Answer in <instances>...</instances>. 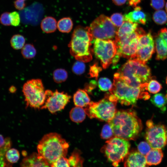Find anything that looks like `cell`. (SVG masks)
<instances>
[{
	"label": "cell",
	"mask_w": 167,
	"mask_h": 167,
	"mask_svg": "<svg viewBox=\"0 0 167 167\" xmlns=\"http://www.w3.org/2000/svg\"><path fill=\"white\" fill-rule=\"evenodd\" d=\"M130 147L128 140L115 137L106 142L103 150L108 161L116 167L127 156Z\"/></svg>",
	"instance_id": "cell-8"
},
{
	"label": "cell",
	"mask_w": 167,
	"mask_h": 167,
	"mask_svg": "<svg viewBox=\"0 0 167 167\" xmlns=\"http://www.w3.org/2000/svg\"><path fill=\"white\" fill-rule=\"evenodd\" d=\"M86 113L83 107L76 106L71 110L70 118L73 122L79 123L83 121L85 118Z\"/></svg>",
	"instance_id": "cell-23"
},
{
	"label": "cell",
	"mask_w": 167,
	"mask_h": 167,
	"mask_svg": "<svg viewBox=\"0 0 167 167\" xmlns=\"http://www.w3.org/2000/svg\"><path fill=\"white\" fill-rule=\"evenodd\" d=\"M127 0H112L113 2L116 5L121 6L123 5Z\"/></svg>",
	"instance_id": "cell-48"
},
{
	"label": "cell",
	"mask_w": 167,
	"mask_h": 167,
	"mask_svg": "<svg viewBox=\"0 0 167 167\" xmlns=\"http://www.w3.org/2000/svg\"><path fill=\"white\" fill-rule=\"evenodd\" d=\"M152 104L155 106L164 111L166 109L165 105L167 100L165 95L162 93H157L153 95L150 100Z\"/></svg>",
	"instance_id": "cell-25"
},
{
	"label": "cell",
	"mask_w": 167,
	"mask_h": 167,
	"mask_svg": "<svg viewBox=\"0 0 167 167\" xmlns=\"http://www.w3.org/2000/svg\"><path fill=\"white\" fill-rule=\"evenodd\" d=\"M166 83L167 84V77H166Z\"/></svg>",
	"instance_id": "cell-53"
},
{
	"label": "cell",
	"mask_w": 167,
	"mask_h": 167,
	"mask_svg": "<svg viewBox=\"0 0 167 167\" xmlns=\"http://www.w3.org/2000/svg\"><path fill=\"white\" fill-rule=\"evenodd\" d=\"M146 125L145 138L152 148L164 147L167 144L166 127L162 124H155L152 120H148Z\"/></svg>",
	"instance_id": "cell-11"
},
{
	"label": "cell",
	"mask_w": 167,
	"mask_h": 167,
	"mask_svg": "<svg viewBox=\"0 0 167 167\" xmlns=\"http://www.w3.org/2000/svg\"><path fill=\"white\" fill-rule=\"evenodd\" d=\"M152 18L154 22L158 25H162L167 22V14L163 10L155 11L153 14Z\"/></svg>",
	"instance_id": "cell-28"
},
{
	"label": "cell",
	"mask_w": 167,
	"mask_h": 167,
	"mask_svg": "<svg viewBox=\"0 0 167 167\" xmlns=\"http://www.w3.org/2000/svg\"><path fill=\"white\" fill-rule=\"evenodd\" d=\"M11 146V141L9 138H4L0 134V156H5Z\"/></svg>",
	"instance_id": "cell-32"
},
{
	"label": "cell",
	"mask_w": 167,
	"mask_h": 167,
	"mask_svg": "<svg viewBox=\"0 0 167 167\" xmlns=\"http://www.w3.org/2000/svg\"><path fill=\"white\" fill-rule=\"evenodd\" d=\"M9 90L10 92L14 93L16 91V88L14 86H11L9 88Z\"/></svg>",
	"instance_id": "cell-50"
},
{
	"label": "cell",
	"mask_w": 167,
	"mask_h": 167,
	"mask_svg": "<svg viewBox=\"0 0 167 167\" xmlns=\"http://www.w3.org/2000/svg\"><path fill=\"white\" fill-rule=\"evenodd\" d=\"M21 54L24 58L31 59L35 56L36 50L33 45L28 44L24 45L22 49Z\"/></svg>",
	"instance_id": "cell-30"
},
{
	"label": "cell",
	"mask_w": 167,
	"mask_h": 167,
	"mask_svg": "<svg viewBox=\"0 0 167 167\" xmlns=\"http://www.w3.org/2000/svg\"><path fill=\"white\" fill-rule=\"evenodd\" d=\"M22 92L25 97L26 107L40 109L46 100L45 91L41 80L32 79L27 81L23 87Z\"/></svg>",
	"instance_id": "cell-7"
},
{
	"label": "cell",
	"mask_w": 167,
	"mask_h": 167,
	"mask_svg": "<svg viewBox=\"0 0 167 167\" xmlns=\"http://www.w3.org/2000/svg\"><path fill=\"white\" fill-rule=\"evenodd\" d=\"M155 49L156 52V59L164 60L167 58V44L161 37L157 35L155 37Z\"/></svg>",
	"instance_id": "cell-18"
},
{
	"label": "cell",
	"mask_w": 167,
	"mask_h": 167,
	"mask_svg": "<svg viewBox=\"0 0 167 167\" xmlns=\"http://www.w3.org/2000/svg\"><path fill=\"white\" fill-rule=\"evenodd\" d=\"M154 42L151 32L149 31L148 33L139 36L138 47L154 45Z\"/></svg>",
	"instance_id": "cell-29"
},
{
	"label": "cell",
	"mask_w": 167,
	"mask_h": 167,
	"mask_svg": "<svg viewBox=\"0 0 167 167\" xmlns=\"http://www.w3.org/2000/svg\"><path fill=\"white\" fill-rule=\"evenodd\" d=\"M165 9L166 11V12H167V2L166 3V4H165Z\"/></svg>",
	"instance_id": "cell-51"
},
{
	"label": "cell",
	"mask_w": 167,
	"mask_h": 167,
	"mask_svg": "<svg viewBox=\"0 0 167 167\" xmlns=\"http://www.w3.org/2000/svg\"><path fill=\"white\" fill-rule=\"evenodd\" d=\"M141 2V0H128L129 5L133 7H135Z\"/></svg>",
	"instance_id": "cell-47"
},
{
	"label": "cell",
	"mask_w": 167,
	"mask_h": 167,
	"mask_svg": "<svg viewBox=\"0 0 167 167\" xmlns=\"http://www.w3.org/2000/svg\"><path fill=\"white\" fill-rule=\"evenodd\" d=\"M85 69V66L83 62L78 61L73 64L72 70L75 74L80 75L84 72Z\"/></svg>",
	"instance_id": "cell-38"
},
{
	"label": "cell",
	"mask_w": 167,
	"mask_h": 167,
	"mask_svg": "<svg viewBox=\"0 0 167 167\" xmlns=\"http://www.w3.org/2000/svg\"><path fill=\"white\" fill-rule=\"evenodd\" d=\"M56 19L51 16H47L42 20L41 27L42 30L46 33H51L55 32L57 28Z\"/></svg>",
	"instance_id": "cell-22"
},
{
	"label": "cell",
	"mask_w": 167,
	"mask_h": 167,
	"mask_svg": "<svg viewBox=\"0 0 167 167\" xmlns=\"http://www.w3.org/2000/svg\"><path fill=\"white\" fill-rule=\"evenodd\" d=\"M14 6L15 8L19 10H22L26 6L24 1L16 0L14 2Z\"/></svg>",
	"instance_id": "cell-44"
},
{
	"label": "cell",
	"mask_w": 167,
	"mask_h": 167,
	"mask_svg": "<svg viewBox=\"0 0 167 167\" xmlns=\"http://www.w3.org/2000/svg\"><path fill=\"white\" fill-rule=\"evenodd\" d=\"M21 167H51L38 153L34 152L23 160Z\"/></svg>",
	"instance_id": "cell-15"
},
{
	"label": "cell",
	"mask_w": 167,
	"mask_h": 167,
	"mask_svg": "<svg viewBox=\"0 0 167 167\" xmlns=\"http://www.w3.org/2000/svg\"><path fill=\"white\" fill-rule=\"evenodd\" d=\"M73 101L76 106H87L90 102V98L85 90L79 89L74 94Z\"/></svg>",
	"instance_id": "cell-20"
},
{
	"label": "cell",
	"mask_w": 167,
	"mask_h": 167,
	"mask_svg": "<svg viewBox=\"0 0 167 167\" xmlns=\"http://www.w3.org/2000/svg\"><path fill=\"white\" fill-rule=\"evenodd\" d=\"M0 167H11V165L6 164L5 156H0Z\"/></svg>",
	"instance_id": "cell-46"
},
{
	"label": "cell",
	"mask_w": 167,
	"mask_h": 167,
	"mask_svg": "<svg viewBox=\"0 0 167 167\" xmlns=\"http://www.w3.org/2000/svg\"><path fill=\"white\" fill-rule=\"evenodd\" d=\"M155 50L154 45L139 47L135 56L132 59L135 60L143 63L146 64L151 58Z\"/></svg>",
	"instance_id": "cell-17"
},
{
	"label": "cell",
	"mask_w": 167,
	"mask_h": 167,
	"mask_svg": "<svg viewBox=\"0 0 167 167\" xmlns=\"http://www.w3.org/2000/svg\"><path fill=\"white\" fill-rule=\"evenodd\" d=\"M145 33L142 28L138 27L131 34L115 37L114 41L117 48L116 54L120 57L132 59L138 49L139 36Z\"/></svg>",
	"instance_id": "cell-9"
},
{
	"label": "cell",
	"mask_w": 167,
	"mask_h": 167,
	"mask_svg": "<svg viewBox=\"0 0 167 167\" xmlns=\"http://www.w3.org/2000/svg\"><path fill=\"white\" fill-rule=\"evenodd\" d=\"M68 159L70 167H83V161L78 150L75 149Z\"/></svg>",
	"instance_id": "cell-26"
},
{
	"label": "cell",
	"mask_w": 167,
	"mask_h": 167,
	"mask_svg": "<svg viewBox=\"0 0 167 167\" xmlns=\"http://www.w3.org/2000/svg\"><path fill=\"white\" fill-rule=\"evenodd\" d=\"M150 4L153 9L158 10L163 8L165 4V0H150Z\"/></svg>",
	"instance_id": "cell-42"
},
{
	"label": "cell",
	"mask_w": 167,
	"mask_h": 167,
	"mask_svg": "<svg viewBox=\"0 0 167 167\" xmlns=\"http://www.w3.org/2000/svg\"><path fill=\"white\" fill-rule=\"evenodd\" d=\"M114 41L96 39L94 41V51L96 56L100 59L104 69L111 64L117 53Z\"/></svg>",
	"instance_id": "cell-12"
},
{
	"label": "cell",
	"mask_w": 167,
	"mask_h": 167,
	"mask_svg": "<svg viewBox=\"0 0 167 167\" xmlns=\"http://www.w3.org/2000/svg\"><path fill=\"white\" fill-rule=\"evenodd\" d=\"M9 12H6L2 13L0 16V23L6 26L11 25Z\"/></svg>",
	"instance_id": "cell-43"
},
{
	"label": "cell",
	"mask_w": 167,
	"mask_h": 167,
	"mask_svg": "<svg viewBox=\"0 0 167 167\" xmlns=\"http://www.w3.org/2000/svg\"><path fill=\"white\" fill-rule=\"evenodd\" d=\"M157 35L162 38L167 44V28H165L161 29Z\"/></svg>",
	"instance_id": "cell-45"
},
{
	"label": "cell",
	"mask_w": 167,
	"mask_h": 167,
	"mask_svg": "<svg viewBox=\"0 0 167 167\" xmlns=\"http://www.w3.org/2000/svg\"><path fill=\"white\" fill-rule=\"evenodd\" d=\"M145 157L149 166L157 165L161 162L163 154L161 149L152 148Z\"/></svg>",
	"instance_id": "cell-19"
},
{
	"label": "cell",
	"mask_w": 167,
	"mask_h": 167,
	"mask_svg": "<svg viewBox=\"0 0 167 167\" xmlns=\"http://www.w3.org/2000/svg\"><path fill=\"white\" fill-rule=\"evenodd\" d=\"M6 160L11 163L16 162L19 158V153L18 150L12 148L9 149L5 155Z\"/></svg>",
	"instance_id": "cell-34"
},
{
	"label": "cell",
	"mask_w": 167,
	"mask_h": 167,
	"mask_svg": "<svg viewBox=\"0 0 167 167\" xmlns=\"http://www.w3.org/2000/svg\"><path fill=\"white\" fill-rule=\"evenodd\" d=\"M68 77V73L66 71L63 69H58L54 71L53 74V79L58 83L64 82Z\"/></svg>",
	"instance_id": "cell-31"
},
{
	"label": "cell",
	"mask_w": 167,
	"mask_h": 167,
	"mask_svg": "<svg viewBox=\"0 0 167 167\" xmlns=\"http://www.w3.org/2000/svg\"><path fill=\"white\" fill-rule=\"evenodd\" d=\"M68 143L60 135L55 132L45 134L39 141L38 154L49 165L62 157H66Z\"/></svg>",
	"instance_id": "cell-2"
},
{
	"label": "cell",
	"mask_w": 167,
	"mask_h": 167,
	"mask_svg": "<svg viewBox=\"0 0 167 167\" xmlns=\"http://www.w3.org/2000/svg\"><path fill=\"white\" fill-rule=\"evenodd\" d=\"M145 156L139 152L129 154L124 164V167H148Z\"/></svg>",
	"instance_id": "cell-14"
},
{
	"label": "cell",
	"mask_w": 167,
	"mask_h": 167,
	"mask_svg": "<svg viewBox=\"0 0 167 167\" xmlns=\"http://www.w3.org/2000/svg\"><path fill=\"white\" fill-rule=\"evenodd\" d=\"M108 122L115 137L128 140L135 139L142 129L141 121L132 109L117 112Z\"/></svg>",
	"instance_id": "cell-1"
},
{
	"label": "cell",
	"mask_w": 167,
	"mask_h": 167,
	"mask_svg": "<svg viewBox=\"0 0 167 167\" xmlns=\"http://www.w3.org/2000/svg\"><path fill=\"white\" fill-rule=\"evenodd\" d=\"M73 23L72 19L69 17H64L60 19L57 24V28L59 31L63 33H69L72 30Z\"/></svg>",
	"instance_id": "cell-24"
},
{
	"label": "cell",
	"mask_w": 167,
	"mask_h": 167,
	"mask_svg": "<svg viewBox=\"0 0 167 167\" xmlns=\"http://www.w3.org/2000/svg\"><path fill=\"white\" fill-rule=\"evenodd\" d=\"M113 84L111 81L106 78H101L98 80V86L102 91H109L111 88Z\"/></svg>",
	"instance_id": "cell-35"
},
{
	"label": "cell",
	"mask_w": 167,
	"mask_h": 167,
	"mask_svg": "<svg viewBox=\"0 0 167 167\" xmlns=\"http://www.w3.org/2000/svg\"><path fill=\"white\" fill-rule=\"evenodd\" d=\"M89 27H76L68 44L71 54L78 61L88 62L92 59L90 46L93 40Z\"/></svg>",
	"instance_id": "cell-4"
},
{
	"label": "cell",
	"mask_w": 167,
	"mask_h": 167,
	"mask_svg": "<svg viewBox=\"0 0 167 167\" xmlns=\"http://www.w3.org/2000/svg\"><path fill=\"white\" fill-rule=\"evenodd\" d=\"M141 9L140 6H136L135 7L134 11L123 16L124 21L145 25L147 22V17L146 14Z\"/></svg>",
	"instance_id": "cell-16"
},
{
	"label": "cell",
	"mask_w": 167,
	"mask_h": 167,
	"mask_svg": "<svg viewBox=\"0 0 167 167\" xmlns=\"http://www.w3.org/2000/svg\"><path fill=\"white\" fill-rule=\"evenodd\" d=\"M92 69L93 70H94V71L93 72V74H94V75L96 76V74H98V69L97 70V68L96 67H93L92 66Z\"/></svg>",
	"instance_id": "cell-49"
},
{
	"label": "cell",
	"mask_w": 167,
	"mask_h": 167,
	"mask_svg": "<svg viewBox=\"0 0 167 167\" xmlns=\"http://www.w3.org/2000/svg\"><path fill=\"white\" fill-rule=\"evenodd\" d=\"M51 167H70L68 159L66 157H62L53 163Z\"/></svg>",
	"instance_id": "cell-40"
},
{
	"label": "cell",
	"mask_w": 167,
	"mask_h": 167,
	"mask_svg": "<svg viewBox=\"0 0 167 167\" xmlns=\"http://www.w3.org/2000/svg\"><path fill=\"white\" fill-rule=\"evenodd\" d=\"M162 88L161 84L155 79H151L148 83L147 90L151 93L156 94Z\"/></svg>",
	"instance_id": "cell-33"
},
{
	"label": "cell",
	"mask_w": 167,
	"mask_h": 167,
	"mask_svg": "<svg viewBox=\"0 0 167 167\" xmlns=\"http://www.w3.org/2000/svg\"><path fill=\"white\" fill-rule=\"evenodd\" d=\"M19 0V1H25L26 0Z\"/></svg>",
	"instance_id": "cell-54"
},
{
	"label": "cell",
	"mask_w": 167,
	"mask_h": 167,
	"mask_svg": "<svg viewBox=\"0 0 167 167\" xmlns=\"http://www.w3.org/2000/svg\"><path fill=\"white\" fill-rule=\"evenodd\" d=\"M117 101L110 93L98 102H90L84 109L91 118H96L109 122L116 113Z\"/></svg>",
	"instance_id": "cell-6"
},
{
	"label": "cell",
	"mask_w": 167,
	"mask_h": 167,
	"mask_svg": "<svg viewBox=\"0 0 167 167\" xmlns=\"http://www.w3.org/2000/svg\"><path fill=\"white\" fill-rule=\"evenodd\" d=\"M110 19L114 25L117 28L120 27L124 21V16L121 13L113 14L111 15Z\"/></svg>",
	"instance_id": "cell-36"
},
{
	"label": "cell",
	"mask_w": 167,
	"mask_h": 167,
	"mask_svg": "<svg viewBox=\"0 0 167 167\" xmlns=\"http://www.w3.org/2000/svg\"><path fill=\"white\" fill-rule=\"evenodd\" d=\"M89 30L93 39L114 41L118 28L110 18L104 15H101L91 24Z\"/></svg>",
	"instance_id": "cell-10"
},
{
	"label": "cell",
	"mask_w": 167,
	"mask_h": 167,
	"mask_svg": "<svg viewBox=\"0 0 167 167\" xmlns=\"http://www.w3.org/2000/svg\"><path fill=\"white\" fill-rule=\"evenodd\" d=\"M46 100L41 109H48L52 113H54L64 109L69 103L71 96L67 93L57 90L53 92L51 90L45 91Z\"/></svg>",
	"instance_id": "cell-13"
},
{
	"label": "cell",
	"mask_w": 167,
	"mask_h": 167,
	"mask_svg": "<svg viewBox=\"0 0 167 167\" xmlns=\"http://www.w3.org/2000/svg\"><path fill=\"white\" fill-rule=\"evenodd\" d=\"M147 84L141 87H132L116 73L109 93L122 105H135L138 99L146 100L149 98V95L145 91L147 90Z\"/></svg>",
	"instance_id": "cell-3"
},
{
	"label": "cell",
	"mask_w": 167,
	"mask_h": 167,
	"mask_svg": "<svg viewBox=\"0 0 167 167\" xmlns=\"http://www.w3.org/2000/svg\"><path fill=\"white\" fill-rule=\"evenodd\" d=\"M24 37L22 35L15 34L13 35L10 40L11 47L15 49H22L25 43Z\"/></svg>",
	"instance_id": "cell-27"
},
{
	"label": "cell",
	"mask_w": 167,
	"mask_h": 167,
	"mask_svg": "<svg viewBox=\"0 0 167 167\" xmlns=\"http://www.w3.org/2000/svg\"></svg>",
	"instance_id": "cell-55"
},
{
	"label": "cell",
	"mask_w": 167,
	"mask_h": 167,
	"mask_svg": "<svg viewBox=\"0 0 167 167\" xmlns=\"http://www.w3.org/2000/svg\"><path fill=\"white\" fill-rule=\"evenodd\" d=\"M137 148L140 153L145 156L149 152L152 148L147 142L142 141L138 145Z\"/></svg>",
	"instance_id": "cell-39"
},
{
	"label": "cell",
	"mask_w": 167,
	"mask_h": 167,
	"mask_svg": "<svg viewBox=\"0 0 167 167\" xmlns=\"http://www.w3.org/2000/svg\"><path fill=\"white\" fill-rule=\"evenodd\" d=\"M11 25L14 26H19L20 22V17L19 13L16 11L10 13Z\"/></svg>",
	"instance_id": "cell-41"
},
{
	"label": "cell",
	"mask_w": 167,
	"mask_h": 167,
	"mask_svg": "<svg viewBox=\"0 0 167 167\" xmlns=\"http://www.w3.org/2000/svg\"><path fill=\"white\" fill-rule=\"evenodd\" d=\"M117 74L129 85L134 87H142L151 79L150 67L134 59H129L118 70Z\"/></svg>",
	"instance_id": "cell-5"
},
{
	"label": "cell",
	"mask_w": 167,
	"mask_h": 167,
	"mask_svg": "<svg viewBox=\"0 0 167 167\" xmlns=\"http://www.w3.org/2000/svg\"><path fill=\"white\" fill-rule=\"evenodd\" d=\"M165 97L166 99L167 100V93H166V95H165Z\"/></svg>",
	"instance_id": "cell-52"
},
{
	"label": "cell",
	"mask_w": 167,
	"mask_h": 167,
	"mask_svg": "<svg viewBox=\"0 0 167 167\" xmlns=\"http://www.w3.org/2000/svg\"><path fill=\"white\" fill-rule=\"evenodd\" d=\"M113 134V131L109 123L105 124L101 131V137L104 139H110Z\"/></svg>",
	"instance_id": "cell-37"
},
{
	"label": "cell",
	"mask_w": 167,
	"mask_h": 167,
	"mask_svg": "<svg viewBox=\"0 0 167 167\" xmlns=\"http://www.w3.org/2000/svg\"><path fill=\"white\" fill-rule=\"evenodd\" d=\"M138 24L124 21L118 29L115 37H121L131 33L138 27Z\"/></svg>",
	"instance_id": "cell-21"
}]
</instances>
